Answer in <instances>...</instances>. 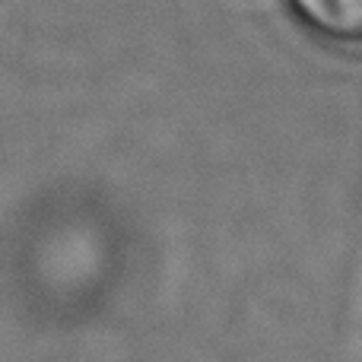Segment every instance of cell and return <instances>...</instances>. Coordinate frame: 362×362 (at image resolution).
Listing matches in <instances>:
<instances>
[{
    "label": "cell",
    "mask_w": 362,
    "mask_h": 362,
    "mask_svg": "<svg viewBox=\"0 0 362 362\" xmlns=\"http://www.w3.org/2000/svg\"><path fill=\"white\" fill-rule=\"evenodd\" d=\"M318 42L337 51H362V0H286Z\"/></svg>",
    "instance_id": "cell-1"
}]
</instances>
